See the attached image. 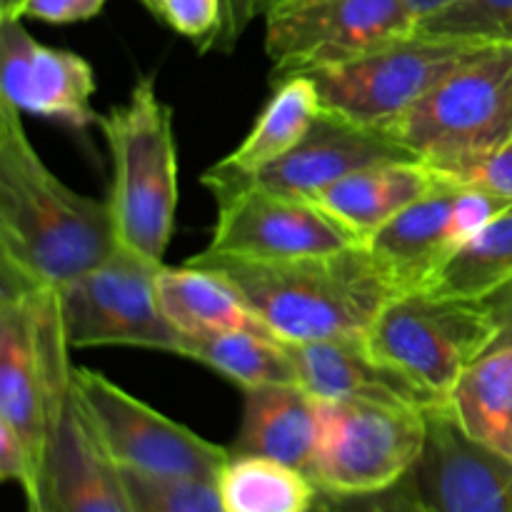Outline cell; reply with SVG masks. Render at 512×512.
<instances>
[{"label":"cell","mask_w":512,"mask_h":512,"mask_svg":"<svg viewBox=\"0 0 512 512\" xmlns=\"http://www.w3.org/2000/svg\"><path fill=\"white\" fill-rule=\"evenodd\" d=\"M120 245L108 198L58 178L25 133L23 115L0 98V260L5 273L60 290Z\"/></svg>","instance_id":"cell-1"},{"label":"cell","mask_w":512,"mask_h":512,"mask_svg":"<svg viewBox=\"0 0 512 512\" xmlns=\"http://www.w3.org/2000/svg\"><path fill=\"white\" fill-rule=\"evenodd\" d=\"M188 263L223 275L283 343L358 338L400 295L363 243L268 263L195 253Z\"/></svg>","instance_id":"cell-2"},{"label":"cell","mask_w":512,"mask_h":512,"mask_svg":"<svg viewBox=\"0 0 512 512\" xmlns=\"http://www.w3.org/2000/svg\"><path fill=\"white\" fill-rule=\"evenodd\" d=\"M113 165L108 203L118 240L163 265L178 210V145L173 108L153 75H140L128 98L98 115Z\"/></svg>","instance_id":"cell-3"},{"label":"cell","mask_w":512,"mask_h":512,"mask_svg":"<svg viewBox=\"0 0 512 512\" xmlns=\"http://www.w3.org/2000/svg\"><path fill=\"white\" fill-rule=\"evenodd\" d=\"M385 135L453 180L512 140V43H485Z\"/></svg>","instance_id":"cell-4"},{"label":"cell","mask_w":512,"mask_h":512,"mask_svg":"<svg viewBox=\"0 0 512 512\" xmlns=\"http://www.w3.org/2000/svg\"><path fill=\"white\" fill-rule=\"evenodd\" d=\"M58 290L5 273L0 285V423L43 463L50 430L73 393Z\"/></svg>","instance_id":"cell-5"},{"label":"cell","mask_w":512,"mask_h":512,"mask_svg":"<svg viewBox=\"0 0 512 512\" xmlns=\"http://www.w3.org/2000/svg\"><path fill=\"white\" fill-rule=\"evenodd\" d=\"M370 353L445 403L460 375L498 343V325L483 300L400 293L363 335Z\"/></svg>","instance_id":"cell-6"},{"label":"cell","mask_w":512,"mask_h":512,"mask_svg":"<svg viewBox=\"0 0 512 512\" xmlns=\"http://www.w3.org/2000/svg\"><path fill=\"white\" fill-rule=\"evenodd\" d=\"M428 440V410L365 400H320L308 475L325 498H365L403 483Z\"/></svg>","instance_id":"cell-7"},{"label":"cell","mask_w":512,"mask_h":512,"mask_svg":"<svg viewBox=\"0 0 512 512\" xmlns=\"http://www.w3.org/2000/svg\"><path fill=\"white\" fill-rule=\"evenodd\" d=\"M480 45L485 43L413 30L343 63L300 75L313 80L325 110L385 133Z\"/></svg>","instance_id":"cell-8"},{"label":"cell","mask_w":512,"mask_h":512,"mask_svg":"<svg viewBox=\"0 0 512 512\" xmlns=\"http://www.w3.org/2000/svg\"><path fill=\"white\" fill-rule=\"evenodd\" d=\"M73 400L120 470L215 480L230 458V448L200 438L98 370L73 368Z\"/></svg>","instance_id":"cell-9"},{"label":"cell","mask_w":512,"mask_h":512,"mask_svg":"<svg viewBox=\"0 0 512 512\" xmlns=\"http://www.w3.org/2000/svg\"><path fill=\"white\" fill-rule=\"evenodd\" d=\"M163 265L120 243L108 260L63 285L58 300L70 348L125 345L178 355L183 335L158 293Z\"/></svg>","instance_id":"cell-10"},{"label":"cell","mask_w":512,"mask_h":512,"mask_svg":"<svg viewBox=\"0 0 512 512\" xmlns=\"http://www.w3.org/2000/svg\"><path fill=\"white\" fill-rule=\"evenodd\" d=\"M263 18L270 83L343 63L418 25L405 0H283Z\"/></svg>","instance_id":"cell-11"},{"label":"cell","mask_w":512,"mask_h":512,"mask_svg":"<svg viewBox=\"0 0 512 512\" xmlns=\"http://www.w3.org/2000/svg\"><path fill=\"white\" fill-rule=\"evenodd\" d=\"M508 200L440 178L430 193L395 215L365 243L398 293L428 290L453 255L495 218Z\"/></svg>","instance_id":"cell-12"},{"label":"cell","mask_w":512,"mask_h":512,"mask_svg":"<svg viewBox=\"0 0 512 512\" xmlns=\"http://www.w3.org/2000/svg\"><path fill=\"white\" fill-rule=\"evenodd\" d=\"M213 195L218 213L208 245L198 253L203 258L268 263L358 245L313 200L260 185H235Z\"/></svg>","instance_id":"cell-13"},{"label":"cell","mask_w":512,"mask_h":512,"mask_svg":"<svg viewBox=\"0 0 512 512\" xmlns=\"http://www.w3.org/2000/svg\"><path fill=\"white\" fill-rule=\"evenodd\" d=\"M95 73L83 55L38 43L23 18L0 15V98L20 113L85 130L93 110Z\"/></svg>","instance_id":"cell-14"},{"label":"cell","mask_w":512,"mask_h":512,"mask_svg":"<svg viewBox=\"0 0 512 512\" xmlns=\"http://www.w3.org/2000/svg\"><path fill=\"white\" fill-rule=\"evenodd\" d=\"M413 480L433 512H512V460L473 443L445 405L428 410Z\"/></svg>","instance_id":"cell-15"},{"label":"cell","mask_w":512,"mask_h":512,"mask_svg":"<svg viewBox=\"0 0 512 512\" xmlns=\"http://www.w3.org/2000/svg\"><path fill=\"white\" fill-rule=\"evenodd\" d=\"M393 160L415 158L383 130L353 123V120L323 108V113L318 115L308 135L300 140L298 148L290 150L278 163L253 178L213 183L205 188L215 193V190L235 188V185H260V188L313 200L315 195L328 190L345 175L370 168V165L393 163Z\"/></svg>","instance_id":"cell-16"},{"label":"cell","mask_w":512,"mask_h":512,"mask_svg":"<svg viewBox=\"0 0 512 512\" xmlns=\"http://www.w3.org/2000/svg\"><path fill=\"white\" fill-rule=\"evenodd\" d=\"M28 512H135L123 473L100 448L73 393L50 430L40 488Z\"/></svg>","instance_id":"cell-17"},{"label":"cell","mask_w":512,"mask_h":512,"mask_svg":"<svg viewBox=\"0 0 512 512\" xmlns=\"http://www.w3.org/2000/svg\"><path fill=\"white\" fill-rule=\"evenodd\" d=\"M285 345L298 370L300 385L320 400H365L418 410L443 405L413 380L380 363L368 350L363 335Z\"/></svg>","instance_id":"cell-18"},{"label":"cell","mask_w":512,"mask_h":512,"mask_svg":"<svg viewBox=\"0 0 512 512\" xmlns=\"http://www.w3.org/2000/svg\"><path fill=\"white\" fill-rule=\"evenodd\" d=\"M243 393L230 453L280 460L308 473L320 433V398L300 383L260 385Z\"/></svg>","instance_id":"cell-19"},{"label":"cell","mask_w":512,"mask_h":512,"mask_svg":"<svg viewBox=\"0 0 512 512\" xmlns=\"http://www.w3.org/2000/svg\"><path fill=\"white\" fill-rule=\"evenodd\" d=\"M438 183L440 175L420 160H393L345 175L315 195L313 203L365 245L395 215L430 193Z\"/></svg>","instance_id":"cell-20"},{"label":"cell","mask_w":512,"mask_h":512,"mask_svg":"<svg viewBox=\"0 0 512 512\" xmlns=\"http://www.w3.org/2000/svg\"><path fill=\"white\" fill-rule=\"evenodd\" d=\"M273 95L255 118L243 143L203 173V185L253 178L298 148L323 113L318 88L308 75H288L273 83Z\"/></svg>","instance_id":"cell-21"},{"label":"cell","mask_w":512,"mask_h":512,"mask_svg":"<svg viewBox=\"0 0 512 512\" xmlns=\"http://www.w3.org/2000/svg\"><path fill=\"white\" fill-rule=\"evenodd\" d=\"M158 293L165 315L183 338L230 330L270 333L223 275L200 265H163L158 273Z\"/></svg>","instance_id":"cell-22"},{"label":"cell","mask_w":512,"mask_h":512,"mask_svg":"<svg viewBox=\"0 0 512 512\" xmlns=\"http://www.w3.org/2000/svg\"><path fill=\"white\" fill-rule=\"evenodd\" d=\"M443 405L473 443L512 460V345L475 360Z\"/></svg>","instance_id":"cell-23"},{"label":"cell","mask_w":512,"mask_h":512,"mask_svg":"<svg viewBox=\"0 0 512 512\" xmlns=\"http://www.w3.org/2000/svg\"><path fill=\"white\" fill-rule=\"evenodd\" d=\"M178 355L215 370L243 390L275 383H300L288 345L270 333L230 330L188 335L180 343Z\"/></svg>","instance_id":"cell-24"},{"label":"cell","mask_w":512,"mask_h":512,"mask_svg":"<svg viewBox=\"0 0 512 512\" xmlns=\"http://www.w3.org/2000/svg\"><path fill=\"white\" fill-rule=\"evenodd\" d=\"M225 512H313L320 490L300 468L260 455H233L215 478Z\"/></svg>","instance_id":"cell-25"},{"label":"cell","mask_w":512,"mask_h":512,"mask_svg":"<svg viewBox=\"0 0 512 512\" xmlns=\"http://www.w3.org/2000/svg\"><path fill=\"white\" fill-rule=\"evenodd\" d=\"M512 283V210L495 218L453 255L428 293L455 300H485Z\"/></svg>","instance_id":"cell-26"},{"label":"cell","mask_w":512,"mask_h":512,"mask_svg":"<svg viewBox=\"0 0 512 512\" xmlns=\"http://www.w3.org/2000/svg\"><path fill=\"white\" fill-rule=\"evenodd\" d=\"M135 512H225L215 480L120 470Z\"/></svg>","instance_id":"cell-27"},{"label":"cell","mask_w":512,"mask_h":512,"mask_svg":"<svg viewBox=\"0 0 512 512\" xmlns=\"http://www.w3.org/2000/svg\"><path fill=\"white\" fill-rule=\"evenodd\" d=\"M415 30L480 43H512V0H455L418 20Z\"/></svg>","instance_id":"cell-28"},{"label":"cell","mask_w":512,"mask_h":512,"mask_svg":"<svg viewBox=\"0 0 512 512\" xmlns=\"http://www.w3.org/2000/svg\"><path fill=\"white\" fill-rule=\"evenodd\" d=\"M150 13L188 38L198 53H225V0H153Z\"/></svg>","instance_id":"cell-29"},{"label":"cell","mask_w":512,"mask_h":512,"mask_svg":"<svg viewBox=\"0 0 512 512\" xmlns=\"http://www.w3.org/2000/svg\"><path fill=\"white\" fill-rule=\"evenodd\" d=\"M40 475H43V463L8 425L0 423V478L18 483L30 505L38 495Z\"/></svg>","instance_id":"cell-30"},{"label":"cell","mask_w":512,"mask_h":512,"mask_svg":"<svg viewBox=\"0 0 512 512\" xmlns=\"http://www.w3.org/2000/svg\"><path fill=\"white\" fill-rule=\"evenodd\" d=\"M450 183L480 188L485 193L508 200L512 205V140L500 150H495V153H490L488 158L480 160V163H475L473 168L460 173Z\"/></svg>","instance_id":"cell-31"},{"label":"cell","mask_w":512,"mask_h":512,"mask_svg":"<svg viewBox=\"0 0 512 512\" xmlns=\"http://www.w3.org/2000/svg\"><path fill=\"white\" fill-rule=\"evenodd\" d=\"M108 0H20L13 18H30L50 25H70L93 20Z\"/></svg>","instance_id":"cell-32"},{"label":"cell","mask_w":512,"mask_h":512,"mask_svg":"<svg viewBox=\"0 0 512 512\" xmlns=\"http://www.w3.org/2000/svg\"><path fill=\"white\" fill-rule=\"evenodd\" d=\"M343 503L350 512H433L425 505V500L420 498L413 473L403 483L395 485V488L375 495H365V498H345Z\"/></svg>","instance_id":"cell-33"},{"label":"cell","mask_w":512,"mask_h":512,"mask_svg":"<svg viewBox=\"0 0 512 512\" xmlns=\"http://www.w3.org/2000/svg\"><path fill=\"white\" fill-rule=\"evenodd\" d=\"M145 8H153V0H140ZM260 15L258 0H225V53H233L238 40Z\"/></svg>","instance_id":"cell-34"},{"label":"cell","mask_w":512,"mask_h":512,"mask_svg":"<svg viewBox=\"0 0 512 512\" xmlns=\"http://www.w3.org/2000/svg\"><path fill=\"white\" fill-rule=\"evenodd\" d=\"M483 303L488 305L490 315L498 325V343L495 345H512V283L485 298Z\"/></svg>","instance_id":"cell-35"},{"label":"cell","mask_w":512,"mask_h":512,"mask_svg":"<svg viewBox=\"0 0 512 512\" xmlns=\"http://www.w3.org/2000/svg\"><path fill=\"white\" fill-rule=\"evenodd\" d=\"M408 3V8L413 10L415 20H423L428 18V15L438 13V10L448 8L450 3H455V0H405Z\"/></svg>","instance_id":"cell-36"},{"label":"cell","mask_w":512,"mask_h":512,"mask_svg":"<svg viewBox=\"0 0 512 512\" xmlns=\"http://www.w3.org/2000/svg\"><path fill=\"white\" fill-rule=\"evenodd\" d=\"M313 512H350V510L345 508L343 500H338V498H325V495H320L318 505H315Z\"/></svg>","instance_id":"cell-37"},{"label":"cell","mask_w":512,"mask_h":512,"mask_svg":"<svg viewBox=\"0 0 512 512\" xmlns=\"http://www.w3.org/2000/svg\"><path fill=\"white\" fill-rule=\"evenodd\" d=\"M20 0H0V15H13Z\"/></svg>","instance_id":"cell-38"},{"label":"cell","mask_w":512,"mask_h":512,"mask_svg":"<svg viewBox=\"0 0 512 512\" xmlns=\"http://www.w3.org/2000/svg\"><path fill=\"white\" fill-rule=\"evenodd\" d=\"M280 3H283V0H258L260 15H265V13H268V10H273L275 5H280Z\"/></svg>","instance_id":"cell-39"}]
</instances>
